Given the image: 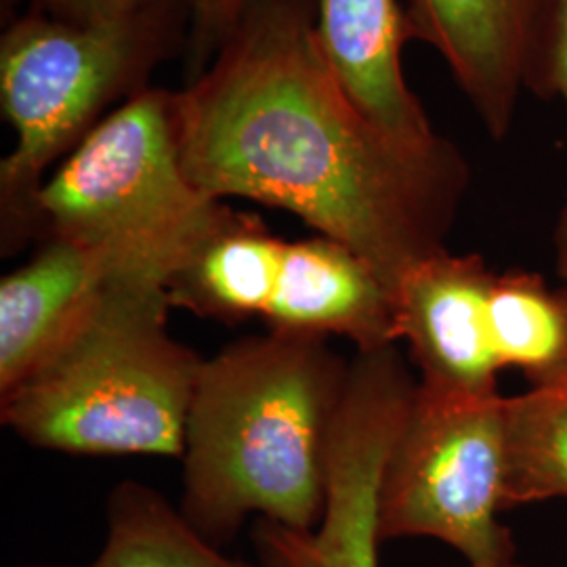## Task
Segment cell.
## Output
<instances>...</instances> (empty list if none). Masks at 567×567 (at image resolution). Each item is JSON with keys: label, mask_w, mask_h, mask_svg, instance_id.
<instances>
[{"label": "cell", "mask_w": 567, "mask_h": 567, "mask_svg": "<svg viewBox=\"0 0 567 567\" xmlns=\"http://www.w3.org/2000/svg\"><path fill=\"white\" fill-rule=\"evenodd\" d=\"M171 110L200 192L297 215L358 252L393 299L416 265L446 250L465 156L447 140L410 147L365 118L326 63L311 0H261L200 76L171 93Z\"/></svg>", "instance_id": "cell-1"}, {"label": "cell", "mask_w": 567, "mask_h": 567, "mask_svg": "<svg viewBox=\"0 0 567 567\" xmlns=\"http://www.w3.org/2000/svg\"><path fill=\"white\" fill-rule=\"evenodd\" d=\"M351 377L328 339L269 330L204 360L183 450L179 511L215 547L252 515L313 529Z\"/></svg>", "instance_id": "cell-2"}, {"label": "cell", "mask_w": 567, "mask_h": 567, "mask_svg": "<svg viewBox=\"0 0 567 567\" xmlns=\"http://www.w3.org/2000/svg\"><path fill=\"white\" fill-rule=\"evenodd\" d=\"M168 292L107 284L60 351L0 398V421L30 446L76 456L182 458L204 358L168 332Z\"/></svg>", "instance_id": "cell-3"}, {"label": "cell", "mask_w": 567, "mask_h": 567, "mask_svg": "<svg viewBox=\"0 0 567 567\" xmlns=\"http://www.w3.org/2000/svg\"><path fill=\"white\" fill-rule=\"evenodd\" d=\"M229 213L183 171L171 93L143 89L42 183L34 236L81 246L112 284L166 290Z\"/></svg>", "instance_id": "cell-4"}, {"label": "cell", "mask_w": 567, "mask_h": 567, "mask_svg": "<svg viewBox=\"0 0 567 567\" xmlns=\"http://www.w3.org/2000/svg\"><path fill=\"white\" fill-rule=\"evenodd\" d=\"M166 16L81 25L37 13L4 32L0 105L18 133L0 164L4 255L34 236L47 168L81 145L110 103L137 95L133 89L163 53Z\"/></svg>", "instance_id": "cell-5"}, {"label": "cell", "mask_w": 567, "mask_h": 567, "mask_svg": "<svg viewBox=\"0 0 567 567\" xmlns=\"http://www.w3.org/2000/svg\"><path fill=\"white\" fill-rule=\"evenodd\" d=\"M507 398L414 386L386 454L377 534L381 545L435 538L468 566L515 561L505 511Z\"/></svg>", "instance_id": "cell-6"}, {"label": "cell", "mask_w": 567, "mask_h": 567, "mask_svg": "<svg viewBox=\"0 0 567 567\" xmlns=\"http://www.w3.org/2000/svg\"><path fill=\"white\" fill-rule=\"evenodd\" d=\"M414 386L398 347L355 355L328 452L324 517L313 529L259 519L261 567H379V486Z\"/></svg>", "instance_id": "cell-7"}, {"label": "cell", "mask_w": 567, "mask_h": 567, "mask_svg": "<svg viewBox=\"0 0 567 567\" xmlns=\"http://www.w3.org/2000/svg\"><path fill=\"white\" fill-rule=\"evenodd\" d=\"M412 39L431 44L492 140L526 97L555 100L557 0H410Z\"/></svg>", "instance_id": "cell-8"}, {"label": "cell", "mask_w": 567, "mask_h": 567, "mask_svg": "<svg viewBox=\"0 0 567 567\" xmlns=\"http://www.w3.org/2000/svg\"><path fill=\"white\" fill-rule=\"evenodd\" d=\"M496 271L482 255L442 250L416 265L395 290L398 343L421 372L419 385L492 395L503 368L496 360L489 295Z\"/></svg>", "instance_id": "cell-9"}, {"label": "cell", "mask_w": 567, "mask_h": 567, "mask_svg": "<svg viewBox=\"0 0 567 567\" xmlns=\"http://www.w3.org/2000/svg\"><path fill=\"white\" fill-rule=\"evenodd\" d=\"M316 34L347 97L389 137L431 150L444 142L404 76L412 30L398 0H318Z\"/></svg>", "instance_id": "cell-10"}, {"label": "cell", "mask_w": 567, "mask_h": 567, "mask_svg": "<svg viewBox=\"0 0 567 567\" xmlns=\"http://www.w3.org/2000/svg\"><path fill=\"white\" fill-rule=\"evenodd\" d=\"M264 320L269 330L343 337L358 353L398 344L391 290L358 252L326 236L286 243Z\"/></svg>", "instance_id": "cell-11"}, {"label": "cell", "mask_w": 567, "mask_h": 567, "mask_svg": "<svg viewBox=\"0 0 567 567\" xmlns=\"http://www.w3.org/2000/svg\"><path fill=\"white\" fill-rule=\"evenodd\" d=\"M110 276L76 244L41 250L0 282V398L30 379L95 311Z\"/></svg>", "instance_id": "cell-12"}, {"label": "cell", "mask_w": 567, "mask_h": 567, "mask_svg": "<svg viewBox=\"0 0 567 567\" xmlns=\"http://www.w3.org/2000/svg\"><path fill=\"white\" fill-rule=\"evenodd\" d=\"M286 243L259 219L229 213L198 255L171 280V307L236 324L265 318L282 271Z\"/></svg>", "instance_id": "cell-13"}, {"label": "cell", "mask_w": 567, "mask_h": 567, "mask_svg": "<svg viewBox=\"0 0 567 567\" xmlns=\"http://www.w3.org/2000/svg\"><path fill=\"white\" fill-rule=\"evenodd\" d=\"M82 567L261 566L229 557L224 548L208 543L158 489L140 482H122L107 496L102 550Z\"/></svg>", "instance_id": "cell-14"}, {"label": "cell", "mask_w": 567, "mask_h": 567, "mask_svg": "<svg viewBox=\"0 0 567 567\" xmlns=\"http://www.w3.org/2000/svg\"><path fill=\"white\" fill-rule=\"evenodd\" d=\"M489 326L496 360L515 368L529 386L567 379V295L536 271H496L489 295Z\"/></svg>", "instance_id": "cell-15"}, {"label": "cell", "mask_w": 567, "mask_h": 567, "mask_svg": "<svg viewBox=\"0 0 567 567\" xmlns=\"http://www.w3.org/2000/svg\"><path fill=\"white\" fill-rule=\"evenodd\" d=\"M567 501V379L507 398L505 511Z\"/></svg>", "instance_id": "cell-16"}, {"label": "cell", "mask_w": 567, "mask_h": 567, "mask_svg": "<svg viewBox=\"0 0 567 567\" xmlns=\"http://www.w3.org/2000/svg\"><path fill=\"white\" fill-rule=\"evenodd\" d=\"M42 16L53 20L97 25L168 13L175 0H37ZM189 2V0H187Z\"/></svg>", "instance_id": "cell-17"}, {"label": "cell", "mask_w": 567, "mask_h": 567, "mask_svg": "<svg viewBox=\"0 0 567 567\" xmlns=\"http://www.w3.org/2000/svg\"><path fill=\"white\" fill-rule=\"evenodd\" d=\"M259 2L261 0H189L196 53L203 60L215 58Z\"/></svg>", "instance_id": "cell-18"}, {"label": "cell", "mask_w": 567, "mask_h": 567, "mask_svg": "<svg viewBox=\"0 0 567 567\" xmlns=\"http://www.w3.org/2000/svg\"><path fill=\"white\" fill-rule=\"evenodd\" d=\"M555 95L561 97L567 110V0H557L555 13ZM557 271L561 280L567 278V189L555 227Z\"/></svg>", "instance_id": "cell-19"}, {"label": "cell", "mask_w": 567, "mask_h": 567, "mask_svg": "<svg viewBox=\"0 0 567 567\" xmlns=\"http://www.w3.org/2000/svg\"><path fill=\"white\" fill-rule=\"evenodd\" d=\"M466 567H524L515 561H507V564H492V566H466Z\"/></svg>", "instance_id": "cell-20"}, {"label": "cell", "mask_w": 567, "mask_h": 567, "mask_svg": "<svg viewBox=\"0 0 567 567\" xmlns=\"http://www.w3.org/2000/svg\"><path fill=\"white\" fill-rule=\"evenodd\" d=\"M561 288H564V290H566V295H567V278H566V280H564V286H561Z\"/></svg>", "instance_id": "cell-21"}]
</instances>
